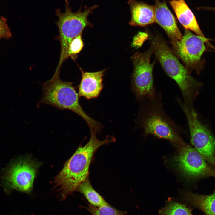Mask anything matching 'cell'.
Returning a JSON list of instances; mask_svg holds the SVG:
<instances>
[{
	"label": "cell",
	"instance_id": "cell-20",
	"mask_svg": "<svg viewBox=\"0 0 215 215\" xmlns=\"http://www.w3.org/2000/svg\"><path fill=\"white\" fill-rule=\"evenodd\" d=\"M11 33L4 19H0V39H8L11 36Z\"/></svg>",
	"mask_w": 215,
	"mask_h": 215
},
{
	"label": "cell",
	"instance_id": "cell-8",
	"mask_svg": "<svg viewBox=\"0 0 215 215\" xmlns=\"http://www.w3.org/2000/svg\"><path fill=\"white\" fill-rule=\"evenodd\" d=\"M39 164L28 158H22L12 163L3 177L6 188L29 193L31 191Z\"/></svg>",
	"mask_w": 215,
	"mask_h": 215
},
{
	"label": "cell",
	"instance_id": "cell-11",
	"mask_svg": "<svg viewBox=\"0 0 215 215\" xmlns=\"http://www.w3.org/2000/svg\"><path fill=\"white\" fill-rule=\"evenodd\" d=\"M155 22L165 31L171 43L182 39L183 35L177 24L173 15L166 3L154 0Z\"/></svg>",
	"mask_w": 215,
	"mask_h": 215
},
{
	"label": "cell",
	"instance_id": "cell-21",
	"mask_svg": "<svg viewBox=\"0 0 215 215\" xmlns=\"http://www.w3.org/2000/svg\"><path fill=\"white\" fill-rule=\"evenodd\" d=\"M148 36V34L144 33H139L134 38L133 45L136 47L141 46Z\"/></svg>",
	"mask_w": 215,
	"mask_h": 215
},
{
	"label": "cell",
	"instance_id": "cell-6",
	"mask_svg": "<svg viewBox=\"0 0 215 215\" xmlns=\"http://www.w3.org/2000/svg\"><path fill=\"white\" fill-rule=\"evenodd\" d=\"M187 119L191 136V142L195 149L204 159L214 166L215 163V137L206 125L198 119L193 106H188L178 100Z\"/></svg>",
	"mask_w": 215,
	"mask_h": 215
},
{
	"label": "cell",
	"instance_id": "cell-10",
	"mask_svg": "<svg viewBox=\"0 0 215 215\" xmlns=\"http://www.w3.org/2000/svg\"><path fill=\"white\" fill-rule=\"evenodd\" d=\"M179 148V153L174 157L173 162L185 176L190 179L215 177V170L195 148L187 145Z\"/></svg>",
	"mask_w": 215,
	"mask_h": 215
},
{
	"label": "cell",
	"instance_id": "cell-22",
	"mask_svg": "<svg viewBox=\"0 0 215 215\" xmlns=\"http://www.w3.org/2000/svg\"><path fill=\"white\" fill-rule=\"evenodd\" d=\"M203 9H206L210 10H212L215 11V7H204L202 8Z\"/></svg>",
	"mask_w": 215,
	"mask_h": 215
},
{
	"label": "cell",
	"instance_id": "cell-3",
	"mask_svg": "<svg viewBox=\"0 0 215 215\" xmlns=\"http://www.w3.org/2000/svg\"><path fill=\"white\" fill-rule=\"evenodd\" d=\"M43 94L40 104L53 106L60 110L67 109L75 113L87 123L90 129L100 132L102 126L99 122L88 116L84 111L79 101V96L71 82L62 80L60 73L42 85Z\"/></svg>",
	"mask_w": 215,
	"mask_h": 215
},
{
	"label": "cell",
	"instance_id": "cell-4",
	"mask_svg": "<svg viewBox=\"0 0 215 215\" xmlns=\"http://www.w3.org/2000/svg\"><path fill=\"white\" fill-rule=\"evenodd\" d=\"M139 123L146 136L151 134L166 139L179 148L186 145L178 133V127L164 112L160 93L143 99Z\"/></svg>",
	"mask_w": 215,
	"mask_h": 215
},
{
	"label": "cell",
	"instance_id": "cell-1",
	"mask_svg": "<svg viewBox=\"0 0 215 215\" xmlns=\"http://www.w3.org/2000/svg\"><path fill=\"white\" fill-rule=\"evenodd\" d=\"M90 130V136L88 142L84 146L78 147L55 178V186L59 188L64 198L71 194L89 177L90 164L99 148L116 140L113 136H108L104 140H100L96 137V133L92 129Z\"/></svg>",
	"mask_w": 215,
	"mask_h": 215
},
{
	"label": "cell",
	"instance_id": "cell-12",
	"mask_svg": "<svg viewBox=\"0 0 215 215\" xmlns=\"http://www.w3.org/2000/svg\"><path fill=\"white\" fill-rule=\"evenodd\" d=\"M82 78L78 94L88 99L97 97L103 87L102 82L105 70L95 72H85L80 68Z\"/></svg>",
	"mask_w": 215,
	"mask_h": 215
},
{
	"label": "cell",
	"instance_id": "cell-5",
	"mask_svg": "<svg viewBox=\"0 0 215 215\" xmlns=\"http://www.w3.org/2000/svg\"><path fill=\"white\" fill-rule=\"evenodd\" d=\"M65 9L64 13H62L58 9L55 10L58 20L55 22L59 31V35L56 38L60 43L61 51L59 61L54 73H60L61 67L64 61L68 59V46L71 41L82 33L87 27H92L93 25L88 21V16L94 9L98 6L94 5L89 8L86 7L82 11V7L76 12H72L69 6V2L65 0Z\"/></svg>",
	"mask_w": 215,
	"mask_h": 215
},
{
	"label": "cell",
	"instance_id": "cell-9",
	"mask_svg": "<svg viewBox=\"0 0 215 215\" xmlns=\"http://www.w3.org/2000/svg\"><path fill=\"white\" fill-rule=\"evenodd\" d=\"M206 41L205 37L194 34L185 29L182 39L171 43L173 53L183 61L189 71L195 70L198 72Z\"/></svg>",
	"mask_w": 215,
	"mask_h": 215
},
{
	"label": "cell",
	"instance_id": "cell-13",
	"mask_svg": "<svg viewBox=\"0 0 215 215\" xmlns=\"http://www.w3.org/2000/svg\"><path fill=\"white\" fill-rule=\"evenodd\" d=\"M131 13L129 24L134 26L145 27L155 22L154 6L136 0H128Z\"/></svg>",
	"mask_w": 215,
	"mask_h": 215
},
{
	"label": "cell",
	"instance_id": "cell-7",
	"mask_svg": "<svg viewBox=\"0 0 215 215\" xmlns=\"http://www.w3.org/2000/svg\"><path fill=\"white\" fill-rule=\"evenodd\" d=\"M153 53V49L150 46L148 50L143 53L136 52L131 58L134 65L132 89L139 100L152 98L156 94L153 76L155 62H150Z\"/></svg>",
	"mask_w": 215,
	"mask_h": 215
},
{
	"label": "cell",
	"instance_id": "cell-2",
	"mask_svg": "<svg viewBox=\"0 0 215 215\" xmlns=\"http://www.w3.org/2000/svg\"><path fill=\"white\" fill-rule=\"evenodd\" d=\"M149 38L153 53L167 74L178 84L184 103L192 106L199 93L200 83L190 75L161 36L156 34H150Z\"/></svg>",
	"mask_w": 215,
	"mask_h": 215
},
{
	"label": "cell",
	"instance_id": "cell-19",
	"mask_svg": "<svg viewBox=\"0 0 215 215\" xmlns=\"http://www.w3.org/2000/svg\"><path fill=\"white\" fill-rule=\"evenodd\" d=\"M83 46L81 33L74 38L70 42L68 49L67 58L75 59L77 54L81 52Z\"/></svg>",
	"mask_w": 215,
	"mask_h": 215
},
{
	"label": "cell",
	"instance_id": "cell-14",
	"mask_svg": "<svg viewBox=\"0 0 215 215\" xmlns=\"http://www.w3.org/2000/svg\"><path fill=\"white\" fill-rule=\"evenodd\" d=\"M170 3L178 21L185 29L192 30L197 35L205 37L194 15L184 0H172Z\"/></svg>",
	"mask_w": 215,
	"mask_h": 215
},
{
	"label": "cell",
	"instance_id": "cell-17",
	"mask_svg": "<svg viewBox=\"0 0 215 215\" xmlns=\"http://www.w3.org/2000/svg\"><path fill=\"white\" fill-rule=\"evenodd\" d=\"M192 210L186 205L174 201H171L160 209L159 215H193Z\"/></svg>",
	"mask_w": 215,
	"mask_h": 215
},
{
	"label": "cell",
	"instance_id": "cell-16",
	"mask_svg": "<svg viewBox=\"0 0 215 215\" xmlns=\"http://www.w3.org/2000/svg\"><path fill=\"white\" fill-rule=\"evenodd\" d=\"M76 189L83 195L90 204L94 206L99 207L109 204L93 188L89 177L82 182Z\"/></svg>",
	"mask_w": 215,
	"mask_h": 215
},
{
	"label": "cell",
	"instance_id": "cell-15",
	"mask_svg": "<svg viewBox=\"0 0 215 215\" xmlns=\"http://www.w3.org/2000/svg\"><path fill=\"white\" fill-rule=\"evenodd\" d=\"M182 199L202 211L205 215H215V192L207 195L186 192L183 195Z\"/></svg>",
	"mask_w": 215,
	"mask_h": 215
},
{
	"label": "cell",
	"instance_id": "cell-23",
	"mask_svg": "<svg viewBox=\"0 0 215 215\" xmlns=\"http://www.w3.org/2000/svg\"><path fill=\"white\" fill-rule=\"evenodd\" d=\"M214 166L215 167V164H214Z\"/></svg>",
	"mask_w": 215,
	"mask_h": 215
},
{
	"label": "cell",
	"instance_id": "cell-18",
	"mask_svg": "<svg viewBox=\"0 0 215 215\" xmlns=\"http://www.w3.org/2000/svg\"><path fill=\"white\" fill-rule=\"evenodd\" d=\"M86 208L92 215H126V213L109 204L99 207H95L88 204Z\"/></svg>",
	"mask_w": 215,
	"mask_h": 215
}]
</instances>
